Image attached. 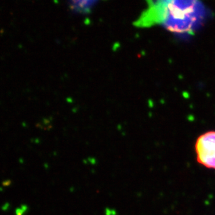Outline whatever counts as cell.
Listing matches in <instances>:
<instances>
[{"mask_svg": "<svg viewBox=\"0 0 215 215\" xmlns=\"http://www.w3.org/2000/svg\"><path fill=\"white\" fill-rule=\"evenodd\" d=\"M200 0H156L140 20V24L157 23L177 33H191L205 18Z\"/></svg>", "mask_w": 215, "mask_h": 215, "instance_id": "cell-1", "label": "cell"}, {"mask_svg": "<svg viewBox=\"0 0 215 215\" xmlns=\"http://www.w3.org/2000/svg\"><path fill=\"white\" fill-rule=\"evenodd\" d=\"M97 0H71V4L75 10L86 11Z\"/></svg>", "mask_w": 215, "mask_h": 215, "instance_id": "cell-3", "label": "cell"}, {"mask_svg": "<svg viewBox=\"0 0 215 215\" xmlns=\"http://www.w3.org/2000/svg\"><path fill=\"white\" fill-rule=\"evenodd\" d=\"M194 148L198 163L206 168L215 170V131L199 136Z\"/></svg>", "mask_w": 215, "mask_h": 215, "instance_id": "cell-2", "label": "cell"}]
</instances>
